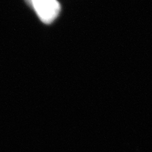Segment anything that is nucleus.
Segmentation results:
<instances>
[{"label":"nucleus","mask_w":152,"mask_h":152,"mask_svg":"<svg viewBox=\"0 0 152 152\" xmlns=\"http://www.w3.org/2000/svg\"><path fill=\"white\" fill-rule=\"evenodd\" d=\"M33 6L40 20L45 23H51L58 16L61 11L60 4L56 0H31Z\"/></svg>","instance_id":"1"},{"label":"nucleus","mask_w":152,"mask_h":152,"mask_svg":"<svg viewBox=\"0 0 152 152\" xmlns=\"http://www.w3.org/2000/svg\"><path fill=\"white\" fill-rule=\"evenodd\" d=\"M26 1H27V3L28 4L30 5V1H31V0H26Z\"/></svg>","instance_id":"2"}]
</instances>
